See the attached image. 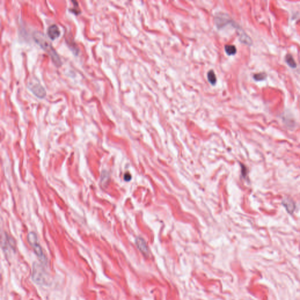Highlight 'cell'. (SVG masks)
Here are the masks:
<instances>
[{"mask_svg":"<svg viewBox=\"0 0 300 300\" xmlns=\"http://www.w3.org/2000/svg\"><path fill=\"white\" fill-rule=\"evenodd\" d=\"M33 38L36 43L38 44L49 54L52 60L53 63L56 66H60L62 65L61 58L57 52L55 51V49L53 47L51 43L47 39L46 35L40 31H35L33 33Z\"/></svg>","mask_w":300,"mask_h":300,"instance_id":"cell-1","label":"cell"},{"mask_svg":"<svg viewBox=\"0 0 300 300\" xmlns=\"http://www.w3.org/2000/svg\"><path fill=\"white\" fill-rule=\"evenodd\" d=\"M28 242L29 244L33 248L34 251L36 256L38 257L39 260L42 264H46V258L45 254H44L42 247L38 243V237L36 234L34 232H29L27 237Z\"/></svg>","mask_w":300,"mask_h":300,"instance_id":"cell-2","label":"cell"},{"mask_svg":"<svg viewBox=\"0 0 300 300\" xmlns=\"http://www.w3.org/2000/svg\"><path fill=\"white\" fill-rule=\"evenodd\" d=\"M32 278L36 284L40 285H45L47 284V275L41 266L38 264H34Z\"/></svg>","mask_w":300,"mask_h":300,"instance_id":"cell-3","label":"cell"},{"mask_svg":"<svg viewBox=\"0 0 300 300\" xmlns=\"http://www.w3.org/2000/svg\"><path fill=\"white\" fill-rule=\"evenodd\" d=\"M29 89L33 93V94L38 98L42 99L46 96V91L44 88L38 83H29Z\"/></svg>","mask_w":300,"mask_h":300,"instance_id":"cell-4","label":"cell"},{"mask_svg":"<svg viewBox=\"0 0 300 300\" xmlns=\"http://www.w3.org/2000/svg\"><path fill=\"white\" fill-rule=\"evenodd\" d=\"M136 244L142 254L145 257H148L149 255V250L145 240L141 237H137L136 240Z\"/></svg>","mask_w":300,"mask_h":300,"instance_id":"cell-5","label":"cell"},{"mask_svg":"<svg viewBox=\"0 0 300 300\" xmlns=\"http://www.w3.org/2000/svg\"><path fill=\"white\" fill-rule=\"evenodd\" d=\"M47 34L50 39L54 40L60 36L61 31L59 27L56 24H52L48 27Z\"/></svg>","mask_w":300,"mask_h":300,"instance_id":"cell-6","label":"cell"},{"mask_svg":"<svg viewBox=\"0 0 300 300\" xmlns=\"http://www.w3.org/2000/svg\"><path fill=\"white\" fill-rule=\"evenodd\" d=\"M282 204L290 213H293L296 209V205L294 201L289 198L284 199L282 202Z\"/></svg>","mask_w":300,"mask_h":300,"instance_id":"cell-7","label":"cell"},{"mask_svg":"<svg viewBox=\"0 0 300 300\" xmlns=\"http://www.w3.org/2000/svg\"><path fill=\"white\" fill-rule=\"evenodd\" d=\"M285 60L287 65L291 68H296L297 67V64L295 62L293 56L290 54H287L285 57Z\"/></svg>","mask_w":300,"mask_h":300,"instance_id":"cell-8","label":"cell"},{"mask_svg":"<svg viewBox=\"0 0 300 300\" xmlns=\"http://www.w3.org/2000/svg\"><path fill=\"white\" fill-rule=\"evenodd\" d=\"M208 82L212 85H215L216 83L217 79L214 71L212 70L209 71L208 73Z\"/></svg>","mask_w":300,"mask_h":300,"instance_id":"cell-9","label":"cell"},{"mask_svg":"<svg viewBox=\"0 0 300 300\" xmlns=\"http://www.w3.org/2000/svg\"><path fill=\"white\" fill-rule=\"evenodd\" d=\"M225 50L226 53L229 55H234L236 53L237 49L236 47L232 45H226L225 46Z\"/></svg>","mask_w":300,"mask_h":300,"instance_id":"cell-10","label":"cell"},{"mask_svg":"<svg viewBox=\"0 0 300 300\" xmlns=\"http://www.w3.org/2000/svg\"><path fill=\"white\" fill-rule=\"evenodd\" d=\"M109 180H110V176H109L108 172H107L106 171H103L102 173V175H101V182L102 185L103 186H104L107 185L108 182L109 181Z\"/></svg>","mask_w":300,"mask_h":300,"instance_id":"cell-11","label":"cell"},{"mask_svg":"<svg viewBox=\"0 0 300 300\" xmlns=\"http://www.w3.org/2000/svg\"><path fill=\"white\" fill-rule=\"evenodd\" d=\"M72 2L73 4V8L70 9V11L75 15H79L80 14L81 11L79 8L78 2L76 1H72Z\"/></svg>","mask_w":300,"mask_h":300,"instance_id":"cell-12","label":"cell"},{"mask_svg":"<svg viewBox=\"0 0 300 300\" xmlns=\"http://www.w3.org/2000/svg\"><path fill=\"white\" fill-rule=\"evenodd\" d=\"M267 78V74L265 73H259L255 74L253 76V79L255 81L260 82L264 80Z\"/></svg>","mask_w":300,"mask_h":300,"instance_id":"cell-13","label":"cell"},{"mask_svg":"<svg viewBox=\"0 0 300 300\" xmlns=\"http://www.w3.org/2000/svg\"><path fill=\"white\" fill-rule=\"evenodd\" d=\"M124 180H125V181H127V182H128L130 181L131 180V175L130 173L128 172H127L124 174Z\"/></svg>","mask_w":300,"mask_h":300,"instance_id":"cell-14","label":"cell"}]
</instances>
